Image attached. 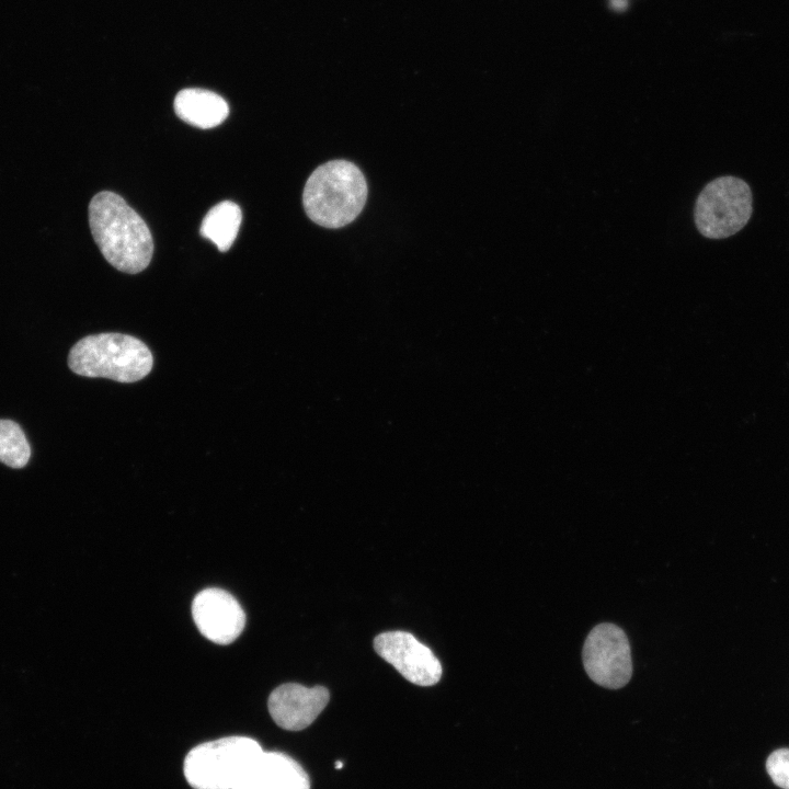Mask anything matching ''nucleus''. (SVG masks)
<instances>
[{
	"label": "nucleus",
	"mask_w": 789,
	"mask_h": 789,
	"mask_svg": "<svg viewBox=\"0 0 789 789\" xmlns=\"http://www.w3.org/2000/svg\"><path fill=\"white\" fill-rule=\"evenodd\" d=\"M92 237L105 260L128 274L144 271L153 253V241L144 219L114 192L102 191L89 204Z\"/></svg>",
	"instance_id": "obj_1"
},
{
	"label": "nucleus",
	"mask_w": 789,
	"mask_h": 789,
	"mask_svg": "<svg viewBox=\"0 0 789 789\" xmlns=\"http://www.w3.org/2000/svg\"><path fill=\"white\" fill-rule=\"evenodd\" d=\"M367 183L351 161L332 160L318 167L304 187L302 203L307 216L325 228H341L352 222L367 199Z\"/></svg>",
	"instance_id": "obj_2"
},
{
	"label": "nucleus",
	"mask_w": 789,
	"mask_h": 789,
	"mask_svg": "<svg viewBox=\"0 0 789 789\" xmlns=\"http://www.w3.org/2000/svg\"><path fill=\"white\" fill-rule=\"evenodd\" d=\"M68 365L80 376L135 382L151 371L153 357L139 339L110 332L79 340L69 352Z\"/></svg>",
	"instance_id": "obj_3"
},
{
	"label": "nucleus",
	"mask_w": 789,
	"mask_h": 789,
	"mask_svg": "<svg viewBox=\"0 0 789 789\" xmlns=\"http://www.w3.org/2000/svg\"><path fill=\"white\" fill-rule=\"evenodd\" d=\"M262 751L248 736L202 743L187 753L184 776L193 789H232Z\"/></svg>",
	"instance_id": "obj_4"
},
{
	"label": "nucleus",
	"mask_w": 789,
	"mask_h": 789,
	"mask_svg": "<svg viewBox=\"0 0 789 789\" xmlns=\"http://www.w3.org/2000/svg\"><path fill=\"white\" fill-rule=\"evenodd\" d=\"M748 185L735 176L709 182L699 193L694 210L698 231L706 238L722 239L741 230L752 214Z\"/></svg>",
	"instance_id": "obj_5"
},
{
	"label": "nucleus",
	"mask_w": 789,
	"mask_h": 789,
	"mask_svg": "<svg viewBox=\"0 0 789 789\" xmlns=\"http://www.w3.org/2000/svg\"><path fill=\"white\" fill-rule=\"evenodd\" d=\"M582 660L588 677L602 687L618 689L631 678L629 640L617 625L602 622L595 626L585 639Z\"/></svg>",
	"instance_id": "obj_6"
},
{
	"label": "nucleus",
	"mask_w": 789,
	"mask_h": 789,
	"mask_svg": "<svg viewBox=\"0 0 789 789\" xmlns=\"http://www.w3.org/2000/svg\"><path fill=\"white\" fill-rule=\"evenodd\" d=\"M375 651L405 679L432 686L442 676V666L432 650L405 631H388L374 640Z\"/></svg>",
	"instance_id": "obj_7"
},
{
	"label": "nucleus",
	"mask_w": 789,
	"mask_h": 789,
	"mask_svg": "<svg viewBox=\"0 0 789 789\" xmlns=\"http://www.w3.org/2000/svg\"><path fill=\"white\" fill-rule=\"evenodd\" d=\"M192 615L199 632L217 644L235 641L245 625V614L238 601L216 587L203 590L195 596Z\"/></svg>",
	"instance_id": "obj_8"
},
{
	"label": "nucleus",
	"mask_w": 789,
	"mask_h": 789,
	"mask_svg": "<svg viewBox=\"0 0 789 789\" xmlns=\"http://www.w3.org/2000/svg\"><path fill=\"white\" fill-rule=\"evenodd\" d=\"M330 699L329 690L322 686L305 687L288 683L275 688L267 701L268 712L274 722L289 731L309 727Z\"/></svg>",
	"instance_id": "obj_9"
},
{
	"label": "nucleus",
	"mask_w": 789,
	"mask_h": 789,
	"mask_svg": "<svg viewBox=\"0 0 789 789\" xmlns=\"http://www.w3.org/2000/svg\"><path fill=\"white\" fill-rule=\"evenodd\" d=\"M232 789H310V781L288 755L262 751Z\"/></svg>",
	"instance_id": "obj_10"
},
{
	"label": "nucleus",
	"mask_w": 789,
	"mask_h": 789,
	"mask_svg": "<svg viewBox=\"0 0 789 789\" xmlns=\"http://www.w3.org/2000/svg\"><path fill=\"white\" fill-rule=\"evenodd\" d=\"M175 114L185 123L208 129L221 124L229 114L228 103L219 94L204 89L181 90L174 99Z\"/></svg>",
	"instance_id": "obj_11"
},
{
	"label": "nucleus",
	"mask_w": 789,
	"mask_h": 789,
	"mask_svg": "<svg viewBox=\"0 0 789 789\" xmlns=\"http://www.w3.org/2000/svg\"><path fill=\"white\" fill-rule=\"evenodd\" d=\"M241 219L240 207L231 201H224L208 210L201 225V235L220 252H226L238 236Z\"/></svg>",
	"instance_id": "obj_12"
},
{
	"label": "nucleus",
	"mask_w": 789,
	"mask_h": 789,
	"mask_svg": "<svg viewBox=\"0 0 789 789\" xmlns=\"http://www.w3.org/2000/svg\"><path fill=\"white\" fill-rule=\"evenodd\" d=\"M30 456L31 448L20 425L0 420V461L11 468H23Z\"/></svg>",
	"instance_id": "obj_13"
},
{
	"label": "nucleus",
	"mask_w": 789,
	"mask_h": 789,
	"mask_svg": "<svg viewBox=\"0 0 789 789\" xmlns=\"http://www.w3.org/2000/svg\"><path fill=\"white\" fill-rule=\"evenodd\" d=\"M766 770L776 786L789 789V748L774 751L766 761Z\"/></svg>",
	"instance_id": "obj_14"
},
{
	"label": "nucleus",
	"mask_w": 789,
	"mask_h": 789,
	"mask_svg": "<svg viewBox=\"0 0 789 789\" xmlns=\"http://www.w3.org/2000/svg\"><path fill=\"white\" fill-rule=\"evenodd\" d=\"M342 767H343V763H342V762H336L335 768L339 769V768H342Z\"/></svg>",
	"instance_id": "obj_15"
}]
</instances>
